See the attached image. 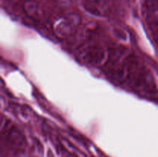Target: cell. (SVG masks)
<instances>
[{"mask_svg":"<svg viewBox=\"0 0 158 157\" xmlns=\"http://www.w3.org/2000/svg\"><path fill=\"white\" fill-rule=\"evenodd\" d=\"M24 10L28 15L35 19L43 18V11L37 3L33 1H26L24 3Z\"/></svg>","mask_w":158,"mask_h":157,"instance_id":"cell-3","label":"cell"},{"mask_svg":"<svg viewBox=\"0 0 158 157\" xmlns=\"http://www.w3.org/2000/svg\"><path fill=\"white\" fill-rule=\"evenodd\" d=\"M66 19L72 26H78V25L80 24V22H81V18L77 13L68 14Z\"/></svg>","mask_w":158,"mask_h":157,"instance_id":"cell-4","label":"cell"},{"mask_svg":"<svg viewBox=\"0 0 158 157\" xmlns=\"http://www.w3.org/2000/svg\"><path fill=\"white\" fill-rule=\"evenodd\" d=\"M54 31L56 35L60 38H66L69 36L72 31V25L67 21V19L57 20L54 25Z\"/></svg>","mask_w":158,"mask_h":157,"instance_id":"cell-2","label":"cell"},{"mask_svg":"<svg viewBox=\"0 0 158 157\" xmlns=\"http://www.w3.org/2000/svg\"><path fill=\"white\" fill-rule=\"evenodd\" d=\"M77 55L80 60L91 65H99L106 58V50L100 43L90 42L79 49Z\"/></svg>","mask_w":158,"mask_h":157,"instance_id":"cell-1","label":"cell"}]
</instances>
